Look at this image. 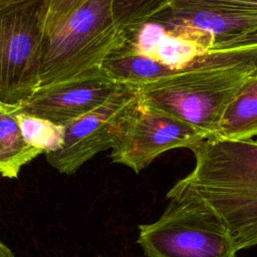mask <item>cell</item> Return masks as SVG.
Here are the masks:
<instances>
[{"label": "cell", "mask_w": 257, "mask_h": 257, "mask_svg": "<svg viewBox=\"0 0 257 257\" xmlns=\"http://www.w3.org/2000/svg\"><path fill=\"white\" fill-rule=\"evenodd\" d=\"M198 60L196 69L140 88V101L214 137L228 103L257 72V46L210 51Z\"/></svg>", "instance_id": "obj_1"}, {"label": "cell", "mask_w": 257, "mask_h": 257, "mask_svg": "<svg viewBox=\"0 0 257 257\" xmlns=\"http://www.w3.org/2000/svg\"><path fill=\"white\" fill-rule=\"evenodd\" d=\"M190 150L196 165L183 180L220 216L236 252L257 245V141L211 137Z\"/></svg>", "instance_id": "obj_2"}, {"label": "cell", "mask_w": 257, "mask_h": 257, "mask_svg": "<svg viewBox=\"0 0 257 257\" xmlns=\"http://www.w3.org/2000/svg\"><path fill=\"white\" fill-rule=\"evenodd\" d=\"M111 2L87 0L52 31L44 34L39 87L102 71L105 58L125 39V33L113 20Z\"/></svg>", "instance_id": "obj_3"}, {"label": "cell", "mask_w": 257, "mask_h": 257, "mask_svg": "<svg viewBox=\"0 0 257 257\" xmlns=\"http://www.w3.org/2000/svg\"><path fill=\"white\" fill-rule=\"evenodd\" d=\"M165 212L140 225L138 243L147 257H236L220 216L183 179L168 192Z\"/></svg>", "instance_id": "obj_4"}, {"label": "cell", "mask_w": 257, "mask_h": 257, "mask_svg": "<svg viewBox=\"0 0 257 257\" xmlns=\"http://www.w3.org/2000/svg\"><path fill=\"white\" fill-rule=\"evenodd\" d=\"M50 0L0 8V102L20 106L39 87L45 20Z\"/></svg>", "instance_id": "obj_5"}, {"label": "cell", "mask_w": 257, "mask_h": 257, "mask_svg": "<svg viewBox=\"0 0 257 257\" xmlns=\"http://www.w3.org/2000/svg\"><path fill=\"white\" fill-rule=\"evenodd\" d=\"M139 103L140 89L122 85L95 109L63 124V144L45 154L46 161L61 174L75 173L96 154L113 148Z\"/></svg>", "instance_id": "obj_6"}, {"label": "cell", "mask_w": 257, "mask_h": 257, "mask_svg": "<svg viewBox=\"0 0 257 257\" xmlns=\"http://www.w3.org/2000/svg\"><path fill=\"white\" fill-rule=\"evenodd\" d=\"M208 138L211 137L206 132L140 101L111 149L110 158L113 163L140 173L163 153L191 149Z\"/></svg>", "instance_id": "obj_7"}, {"label": "cell", "mask_w": 257, "mask_h": 257, "mask_svg": "<svg viewBox=\"0 0 257 257\" xmlns=\"http://www.w3.org/2000/svg\"><path fill=\"white\" fill-rule=\"evenodd\" d=\"M121 86L101 71L75 80L39 87L19 109L65 124L104 103Z\"/></svg>", "instance_id": "obj_8"}, {"label": "cell", "mask_w": 257, "mask_h": 257, "mask_svg": "<svg viewBox=\"0 0 257 257\" xmlns=\"http://www.w3.org/2000/svg\"><path fill=\"white\" fill-rule=\"evenodd\" d=\"M150 20L167 31L192 30L205 35L214 43L211 51L257 28V14L175 4L168 5Z\"/></svg>", "instance_id": "obj_9"}, {"label": "cell", "mask_w": 257, "mask_h": 257, "mask_svg": "<svg viewBox=\"0 0 257 257\" xmlns=\"http://www.w3.org/2000/svg\"><path fill=\"white\" fill-rule=\"evenodd\" d=\"M101 70L115 83L139 89L183 72L135 52L124 42L105 58Z\"/></svg>", "instance_id": "obj_10"}, {"label": "cell", "mask_w": 257, "mask_h": 257, "mask_svg": "<svg viewBox=\"0 0 257 257\" xmlns=\"http://www.w3.org/2000/svg\"><path fill=\"white\" fill-rule=\"evenodd\" d=\"M257 136V72L241 86L225 108L214 137L249 140Z\"/></svg>", "instance_id": "obj_11"}, {"label": "cell", "mask_w": 257, "mask_h": 257, "mask_svg": "<svg viewBox=\"0 0 257 257\" xmlns=\"http://www.w3.org/2000/svg\"><path fill=\"white\" fill-rule=\"evenodd\" d=\"M20 106L8 105L0 111V175L17 178L21 168L43 154L23 138L15 112Z\"/></svg>", "instance_id": "obj_12"}, {"label": "cell", "mask_w": 257, "mask_h": 257, "mask_svg": "<svg viewBox=\"0 0 257 257\" xmlns=\"http://www.w3.org/2000/svg\"><path fill=\"white\" fill-rule=\"evenodd\" d=\"M15 116L24 140L30 146L42 151L43 154L53 153L62 146L65 134L63 124L26 113L20 109L16 110Z\"/></svg>", "instance_id": "obj_13"}, {"label": "cell", "mask_w": 257, "mask_h": 257, "mask_svg": "<svg viewBox=\"0 0 257 257\" xmlns=\"http://www.w3.org/2000/svg\"><path fill=\"white\" fill-rule=\"evenodd\" d=\"M173 0H112V16L116 26L126 31L147 22Z\"/></svg>", "instance_id": "obj_14"}, {"label": "cell", "mask_w": 257, "mask_h": 257, "mask_svg": "<svg viewBox=\"0 0 257 257\" xmlns=\"http://www.w3.org/2000/svg\"><path fill=\"white\" fill-rule=\"evenodd\" d=\"M170 4L217 8L257 14V0H173Z\"/></svg>", "instance_id": "obj_15"}, {"label": "cell", "mask_w": 257, "mask_h": 257, "mask_svg": "<svg viewBox=\"0 0 257 257\" xmlns=\"http://www.w3.org/2000/svg\"><path fill=\"white\" fill-rule=\"evenodd\" d=\"M87 0H50L48 13L45 20L44 34L52 31L69 15L75 12Z\"/></svg>", "instance_id": "obj_16"}, {"label": "cell", "mask_w": 257, "mask_h": 257, "mask_svg": "<svg viewBox=\"0 0 257 257\" xmlns=\"http://www.w3.org/2000/svg\"><path fill=\"white\" fill-rule=\"evenodd\" d=\"M254 46H257V28L239 38H236L234 40H231L229 42L222 43L216 46L212 51L248 48V47H254Z\"/></svg>", "instance_id": "obj_17"}, {"label": "cell", "mask_w": 257, "mask_h": 257, "mask_svg": "<svg viewBox=\"0 0 257 257\" xmlns=\"http://www.w3.org/2000/svg\"><path fill=\"white\" fill-rule=\"evenodd\" d=\"M0 257H15L11 249L0 241Z\"/></svg>", "instance_id": "obj_18"}, {"label": "cell", "mask_w": 257, "mask_h": 257, "mask_svg": "<svg viewBox=\"0 0 257 257\" xmlns=\"http://www.w3.org/2000/svg\"><path fill=\"white\" fill-rule=\"evenodd\" d=\"M21 1H24V0H0V8L5 7V6H8V5H10V4H14V3H17V2H21Z\"/></svg>", "instance_id": "obj_19"}, {"label": "cell", "mask_w": 257, "mask_h": 257, "mask_svg": "<svg viewBox=\"0 0 257 257\" xmlns=\"http://www.w3.org/2000/svg\"><path fill=\"white\" fill-rule=\"evenodd\" d=\"M6 106H8V105H6V104H3V103H1V102H0V111H1L2 109H4Z\"/></svg>", "instance_id": "obj_20"}, {"label": "cell", "mask_w": 257, "mask_h": 257, "mask_svg": "<svg viewBox=\"0 0 257 257\" xmlns=\"http://www.w3.org/2000/svg\"><path fill=\"white\" fill-rule=\"evenodd\" d=\"M98 257H101V256H98Z\"/></svg>", "instance_id": "obj_21"}]
</instances>
